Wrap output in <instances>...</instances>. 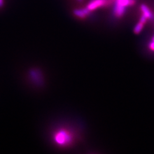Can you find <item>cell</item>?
Returning <instances> with one entry per match:
<instances>
[{
	"mask_svg": "<svg viewBox=\"0 0 154 154\" xmlns=\"http://www.w3.org/2000/svg\"><path fill=\"white\" fill-rule=\"evenodd\" d=\"M55 143L61 147H67L72 144L74 137L72 132L65 128L57 131L53 137Z\"/></svg>",
	"mask_w": 154,
	"mask_h": 154,
	"instance_id": "1",
	"label": "cell"
},
{
	"mask_svg": "<svg viewBox=\"0 0 154 154\" xmlns=\"http://www.w3.org/2000/svg\"><path fill=\"white\" fill-rule=\"evenodd\" d=\"M111 2V0H92L90 2L86 8L90 11H92L100 7L108 5Z\"/></svg>",
	"mask_w": 154,
	"mask_h": 154,
	"instance_id": "2",
	"label": "cell"
},
{
	"mask_svg": "<svg viewBox=\"0 0 154 154\" xmlns=\"http://www.w3.org/2000/svg\"><path fill=\"white\" fill-rule=\"evenodd\" d=\"M126 8V7L116 4L114 9V13L115 16L117 17H121L123 16V14L125 13Z\"/></svg>",
	"mask_w": 154,
	"mask_h": 154,
	"instance_id": "3",
	"label": "cell"
},
{
	"mask_svg": "<svg viewBox=\"0 0 154 154\" xmlns=\"http://www.w3.org/2000/svg\"><path fill=\"white\" fill-rule=\"evenodd\" d=\"M90 11L87 8H84V9H77L75 10L74 13V14L77 17H78L79 18H85L90 14Z\"/></svg>",
	"mask_w": 154,
	"mask_h": 154,
	"instance_id": "4",
	"label": "cell"
},
{
	"mask_svg": "<svg viewBox=\"0 0 154 154\" xmlns=\"http://www.w3.org/2000/svg\"><path fill=\"white\" fill-rule=\"evenodd\" d=\"M141 10L143 12V14L146 17L147 19L149 20H152L154 18V15L152 14V13H151V11H150V10L149 9V8L145 5L142 4L141 5Z\"/></svg>",
	"mask_w": 154,
	"mask_h": 154,
	"instance_id": "5",
	"label": "cell"
},
{
	"mask_svg": "<svg viewBox=\"0 0 154 154\" xmlns=\"http://www.w3.org/2000/svg\"><path fill=\"white\" fill-rule=\"evenodd\" d=\"M143 26H144V23L139 21V22L137 23V25L134 28V33L135 34H139V33H140V32L143 29Z\"/></svg>",
	"mask_w": 154,
	"mask_h": 154,
	"instance_id": "6",
	"label": "cell"
},
{
	"mask_svg": "<svg viewBox=\"0 0 154 154\" xmlns=\"http://www.w3.org/2000/svg\"><path fill=\"white\" fill-rule=\"evenodd\" d=\"M147 18L146 17L144 16V15H142V17H141V18H140V22H142L143 23H145L146 22V21H147Z\"/></svg>",
	"mask_w": 154,
	"mask_h": 154,
	"instance_id": "7",
	"label": "cell"
},
{
	"mask_svg": "<svg viewBox=\"0 0 154 154\" xmlns=\"http://www.w3.org/2000/svg\"><path fill=\"white\" fill-rule=\"evenodd\" d=\"M149 48L150 49L154 51V41H152V42H151V44L149 45Z\"/></svg>",
	"mask_w": 154,
	"mask_h": 154,
	"instance_id": "8",
	"label": "cell"
},
{
	"mask_svg": "<svg viewBox=\"0 0 154 154\" xmlns=\"http://www.w3.org/2000/svg\"><path fill=\"white\" fill-rule=\"evenodd\" d=\"M78 1H82V0H78Z\"/></svg>",
	"mask_w": 154,
	"mask_h": 154,
	"instance_id": "9",
	"label": "cell"
}]
</instances>
